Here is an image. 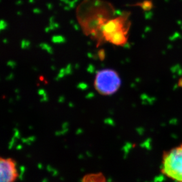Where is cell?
I'll return each instance as SVG.
<instances>
[{"instance_id": "1", "label": "cell", "mask_w": 182, "mask_h": 182, "mask_svg": "<svg viewBox=\"0 0 182 182\" xmlns=\"http://www.w3.org/2000/svg\"><path fill=\"white\" fill-rule=\"evenodd\" d=\"M162 172L169 178L182 182V144L165 152Z\"/></svg>"}, {"instance_id": "2", "label": "cell", "mask_w": 182, "mask_h": 182, "mask_svg": "<svg viewBox=\"0 0 182 182\" xmlns=\"http://www.w3.org/2000/svg\"><path fill=\"white\" fill-rule=\"evenodd\" d=\"M121 84V79L118 73L111 69L99 71L95 77V89L103 95L115 94L120 87Z\"/></svg>"}, {"instance_id": "3", "label": "cell", "mask_w": 182, "mask_h": 182, "mask_svg": "<svg viewBox=\"0 0 182 182\" xmlns=\"http://www.w3.org/2000/svg\"><path fill=\"white\" fill-rule=\"evenodd\" d=\"M129 14L126 13L123 15L110 20L104 23L101 27L103 34L106 40L114 34L120 31H128L130 26V22L128 21Z\"/></svg>"}, {"instance_id": "4", "label": "cell", "mask_w": 182, "mask_h": 182, "mask_svg": "<svg viewBox=\"0 0 182 182\" xmlns=\"http://www.w3.org/2000/svg\"><path fill=\"white\" fill-rule=\"evenodd\" d=\"M15 161L11 158L0 159L1 182H15L18 177Z\"/></svg>"}, {"instance_id": "5", "label": "cell", "mask_w": 182, "mask_h": 182, "mask_svg": "<svg viewBox=\"0 0 182 182\" xmlns=\"http://www.w3.org/2000/svg\"><path fill=\"white\" fill-rule=\"evenodd\" d=\"M82 182H106V180L104 176L101 173H99L85 176L82 180Z\"/></svg>"}, {"instance_id": "6", "label": "cell", "mask_w": 182, "mask_h": 182, "mask_svg": "<svg viewBox=\"0 0 182 182\" xmlns=\"http://www.w3.org/2000/svg\"><path fill=\"white\" fill-rule=\"evenodd\" d=\"M140 6H141V7L143 10H144L146 11H148V10H150L152 8L153 4H152L151 1L146 0V1H143V2H142L140 4Z\"/></svg>"}]
</instances>
